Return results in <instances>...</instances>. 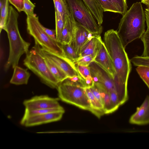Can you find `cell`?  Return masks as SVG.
<instances>
[{"label":"cell","mask_w":149,"mask_h":149,"mask_svg":"<svg viewBox=\"0 0 149 149\" xmlns=\"http://www.w3.org/2000/svg\"><path fill=\"white\" fill-rule=\"evenodd\" d=\"M145 21L141 2L134 3L123 15L117 31L125 48L134 40L141 38L145 31Z\"/></svg>","instance_id":"cell-1"},{"label":"cell","mask_w":149,"mask_h":149,"mask_svg":"<svg viewBox=\"0 0 149 149\" xmlns=\"http://www.w3.org/2000/svg\"><path fill=\"white\" fill-rule=\"evenodd\" d=\"M19 14L11 6H9L7 22L4 30L7 33L9 43V53L5 68L7 70L18 65L21 56L27 54L30 43L25 41L21 37L18 28Z\"/></svg>","instance_id":"cell-2"},{"label":"cell","mask_w":149,"mask_h":149,"mask_svg":"<svg viewBox=\"0 0 149 149\" xmlns=\"http://www.w3.org/2000/svg\"><path fill=\"white\" fill-rule=\"evenodd\" d=\"M104 40L116 74L122 81L127 84L131 65L117 31L113 29L107 31L104 34Z\"/></svg>","instance_id":"cell-3"},{"label":"cell","mask_w":149,"mask_h":149,"mask_svg":"<svg viewBox=\"0 0 149 149\" xmlns=\"http://www.w3.org/2000/svg\"><path fill=\"white\" fill-rule=\"evenodd\" d=\"M26 21L28 33L42 48L63 59L69 60L66 57L61 44L52 39L43 29L38 16L36 14L27 16Z\"/></svg>","instance_id":"cell-4"},{"label":"cell","mask_w":149,"mask_h":149,"mask_svg":"<svg viewBox=\"0 0 149 149\" xmlns=\"http://www.w3.org/2000/svg\"><path fill=\"white\" fill-rule=\"evenodd\" d=\"M24 64L51 88H56L59 83L50 72L45 58L34 45L26 54Z\"/></svg>","instance_id":"cell-5"},{"label":"cell","mask_w":149,"mask_h":149,"mask_svg":"<svg viewBox=\"0 0 149 149\" xmlns=\"http://www.w3.org/2000/svg\"><path fill=\"white\" fill-rule=\"evenodd\" d=\"M56 89L59 98L62 101L92 112L85 88L72 85L65 80L59 83Z\"/></svg>","instance_id":"cell-6"},{"label":"cell","mask_w":149,"mask_h":149,"mask_svg":"<svg viewBox=\"0 0 149 149\" xmlns=\"http://www.w3.org/2000/svg\"><path fill=\"white\" fill-rule=\"evenodd\" d=\"M71 13L76 21L94 35H100L102 26L97 24L91 13L82 0H66Z\"/></svg>","instance_id":"cell-7"},{"label":"cell","mask_w":149,"mask_h":149,"mask_svg":"<svg viewBox=\"0 0 149 149\" xmlns=\"http://www.w3.org/2000/svg\"><path fill=\"white\" fill-rule=\"evenodd\" d=\"M94 84L99 85L109 92L115 89L113 77L94 61L88 65Z\"/></svg>","instance_id":"cell-8"},{"label":"cell","mask_w":149,"mask_h":149,"mask_svg":"<svg viewBox=\"0 0 149 149\" xmlns=\"http://www.w3.org/2000/svg\"><path fill=\"white\" fill-rule=\"evenodd\" d=\"M35 41V46L40 53L57 66L68 77L74 76L81 77L77 70L75 65L71 61L59 57L42 48Z\"/></svg>","instance_id":"cell-9"},{"label":"cell","mask_w":149,"mask_h":149,"mask_svg":"<svg viewBox=\"0 0 149 149\" xmlns=\"http://www.w3.org/2000/svg\"><path fill=\"white\" fill-rule=\"evenodd\" d=\"M59 98H53L47 95L35 96L24 100L25 109L36 110L63 108L58 102Z\"/></svg>","instance_id":"cell-10"},{"label":"cell","mask_w":149,"mask_h":149,"mask_svg":"<svg viewBox=\"0 0 149 149\" xmlns=\"http://www.w3.org/2000/svg\"><path fill=\"white\" fill-rule=\"evenodd\" d=\"M64 113L54 112L22 117L20 123L26 127H31L56 122L61 119Z\"/></svg>","instance_id":"cell-11"},{"label":"cell","mask_w":149,"mask_h":149,"mask_svg":"<svg viewBox=\"0 0 149 149\" xmlns=\"http://www.w3.org/2000/svg\"><path fill=\"white\" fill-rule=\"evenodd\" d=\"M77 22V25L71 45L79 56L83 46L95 36Z\"/></svg>","instance_id":"cell-12"},{"label":"cell","mask_w":149,"mask_h":149,"mask_svg":"<svg viewBox=\"0 0 149 149\" xmlns=\"http://www.w3.org/2000/svg\"><path fill=\"white\" fill-rule=\"evenodd\" d=\"M130 123L137 125L149 123V96L145 98L142 104L137 108L136 112L130 117Z\"/></svg>","instance_id":"cell-13"},{"label":"cell","mask_w":149,"mask_h":149,"mask_svg":"<svg viewBox=\"0 0 149 149\" xmlns=\"http://www.w3.org/2000/svg\"><path fill=\"white\" fill-rule=\"evenodd\" d=\"M94 61L114 77L116 72L111 59L104 42L102 43L100 49L94 59Z\"/></svg>","instance_id":"cell-14"},{"label":"cell","mask_w":149,"mask_h":149,"mask_svg":"<svg viewBox=\"0 0 149 149\" xmlns=\"http://www.w3.org/2000/svg\"><path fill=\"white\" fill-rule=\"evenodd\" d=\"M71 14L70 16L65 18V25L60 41V43L61 44H71L76 29L77 22Z\"/></svg>","instance_id":"cell-15"},{"label":"cell","mask_w":149,"mask_h":149,"mask_svg":"<svg viewBox=\"0 0 149 149\" xmlns=\"http://www.w3.org/2000/svg\"><path fill=\"white\" fill-rule=\"evenodd\" d=\"M102 42L100 35L95 36L83 46L81 50L79 57L91 55L95 59Z\"/></svg>","instance_id":"cell-16"},{"label":"cell","mask_w":149,"mask_h":149,"mask_svg":"<svg viewBox=\"0 0 149 149\" xmlns=\"http://www.w3.org/2000/svg\"><path fill=\"white\" fill-rule=\"evenodd\" d=\"M92 13L97 24L101 26L104 11L98 0H82Z\"/></svg>","instance_id":"cell-17"},{"label":"cell","mask_w":149,"mask_h":149,"mask_svg":"<svg viewBox=\"0 0 149 149\" xmlns=\"http://www.w3.org/2000/svg\"><path fill=\"white\" fill-rule=\"evenodd\" d=\"M14 69L13 76L10 81V83L16 85L26 84L30 76L27 69L22 68L18 65Z\"/></svg>","instance_id":"cell-18"},{"label":"cell","mask_w":149,"mask_h":149,"mask_svg":"<svg viewBox=\"0 0 149 149\" xmlns=\"http://www.w3.org/2000/svg\"><path fill=\"white\" fill-rule=\"evenodd\" d=\"M113 78L115 90L120 104L122 105L128 100L127 84L122 81L116 74Z\"/></svg>","instance_id":"cell-19"},{"label":"cell","mask_w":149,"mask_h":149,"mask_svg":"<svg viewBox=\"0 0 149 149\" xmlns=\"http://www.w3.org/2000/svg\"><path fill=\"white\" fill-rule=\"evenodd\" d=\"M85 89L93 109L92 113L100 118L105 114L103 105L94 95L89 88H86Z\"/></svg>","instance_id":"cell-20"},{"label":"cell","mask_w":149,"mask_h":149,"mask_svg":"<svg viewBox=\"0 0 149 149\" xmlns=\"http://www.w3.org/2000/svg\"><path fill=\"white\" fill-rule=\"evenodd\" d=\"M43 56L45 58L46 63L50 72L59 83L68 77L67 75L55 64L47 57Z\"/></svg>","instance_id":"cell-21"},{"label":"cell","mask_w":149,"mask_h":149,"mask_svg":"<svg viewBox=\"0 0 149 149\" xmlns=\"http://www.w3.org/2000/svg\"><path fill=\"white\" fill-rule=\"evenodd\" d=\"M8 0H0V29L1 32L6 25L9 13V6Z\"/></svg>","instance_id":"cell-22"},{"label":"cell","mask_w":149,"mask_h":149,"mask_svg":"<svg viewBox=\"0 0 149 149\" xmlns=\"http://www.w3.org/2000/svg\"><path fill=\"white\" fill-rule=\"evenodd\" d=\"M55 10V18L56 38L60 43V38L63 29L65 22V17L56 10Z\"/></svg>","instance_id":"cell-23"},{"label":"cell","mask_w":149,"mask_h":149,"mask_svg":"<svg viewBox=\"0 0 149 149\" xmlns=\"http://www.w3.org/2000/svg\"><path fill=\"white\" fill-rule=\"evenodd\" d=\"M55 10H56L65 17L71 15L70 11L66 0H53Z\"/></svg>","instance_id":"cell-24"},{"label":"cell","mask_w":149,"mask_h":149,"mask_svg":"<svg viewBox=\"0 0 149 149\" xmlns=\"http://www.w3.org/2000/svg\"><path fill=\"white\" fill-rule=\"evenodd\" d=\"M57 111H62L64 112L65 110L63 107L61 108H54L36 110H28L25 109L24 114L23 117L25 118L34 115Z\"/></svg>","instance_id":"cell-25"},{"label":"cell","mask_w":149,"mask_h":149,"mask_svg":"<svg viewBox=\"0 0 149 149\" xmlns=\"http://www.w3.org/2000/svg\"><path fill=\"white\" fill-rule=\"evenodd\" d=\"M66 57L73 63L79 57L71 44H61Z\"/></svg>","instance_id":"cell-26"},{"label":"cell","mask_w":149,"mask_h":149,"mask_svg":"<svg viewBox=\"0 0 149 149\" xmlns=\"http://www.w3.org/2000/svg\"><path fill=\"white\" fill-rule=\"evenodd\" d=\"M136 70L149 89V67L138 66L136 68Z\"/></svg>","instance_id":"cell-27"},{"label":"cell","mask_w":149,"mask_h":149,"mask_svg":"<svg viewBox=\"0 0 149 149\" xmlns=\"http://www.w3.org/2000/svg\"><path fill=\"white\" fill-rule=\"evenodd\" d=\"M130 62L136 66H143L149 67V57L136 56L130 60Z\"/></svg>","instance_id":"cell-28"},{"label":"cell","mask_w":149,"mask_h":149,"mask_svg":"<svg viewBox=\"0 0 149 149\" xmlns=\"http://www.w3.org/2000/svg\"><path fill=\"white\" fill-rule=\"evenodd\" d=\"M104 12L109 11L119 13L117 8L111 0H98Z\"/></svg>","instance_id":"cell-29"},{"label":"cell","mask_w":149,"mask_h":149,"mask_svg":"<svg viewBox=\"0 0 149 149\" xmlns=\"http://www.w3.org/2000/svg\"><path fill=\"white\" fill-rule=\"evenodd\" d=\"M103 109L105 114H107L114 112L111 104L109 92H106L103 99Z\"/></svg>","instance_id":"cell-30"},{"label":"cell","mask_w":149,"mask_h":149,"mask_svg":"<svg viewBox=\"0 0 149 149\" xmlns=\"http://www.w3.org/2000/svg\"><path fill=\"white\" fill-rule=\"evenodd\" d=\"M141 38L144 45L142 56L149 57V30L145 31Z\"/></svg>","instance_id":"cell-31"},{"label":"cell","mask_w":149,"mask_h":149,"mask_svg":"<svg viewBox=\"0 0 149 149\" xmlns=\"http://www.w3.org/2000/svg\"><path fill=\"white\" fill-rule=\"evenodd\" d=\"M94 61V58L91 56H80L74 62L75 65L88 66Z\"/></svg>","instance_id":"cell-32"},{"label":"cell","mask_w":149,"mask_h":149,"mask_svg":"<svg viewBox=\"0 0 149 149\" xmlns=\"http://www.w3.org/2000/svg\"><path fill=\"white\" fill-rule=\"evenodd\" d=\"M116 6L119 13L123 15L127 11L128 6L126 0H111Z\"/></svg>","instance_id":"cell-33"},{"label":"cell","mask_w":149,"mask_h":149,"mask_svg":"<svg viewBox=\"0 0 149 149\" xmlns=\"http://www.w3.org/2000/svg\"><path fill=\"white\" fill-rule=\"evenodd\" d=\"M111 104L115 111L120 106L118 95L115 89H112L109 92Z\"/></svg>","instance_id":"cell-34"},{"label":"cell","mask_w":149,"mask_h":149,"mask_svg":"<svg viewBox=\"0 0 149 149\" xmlns=\"http://www.w3.org/2000/svg\"><path fill=\"white\" fill-rule=\"evenodd\" d=\"M24 8L23 11L27 16L34 15V9L35 5L30 0H24Z\"/></svg>","instance_id":"cell-35"},{"label":"cell","mask_w":149,"mask_h":149,"mask_svg":"<svg viewBox=\"0 0 149 149\" xmlns=\"http://www.w3.org/2000/svg\"><path fill=\"white\" fill-rule=\"evenodd\" d=\"M75 65L79 73L84 79H85L88 76L91 75L88 66Z\"/></svg>","instance_id":"cell-36"},{"label":"cell","mask_w":149,"mask_h":149,"mask_svg":"<svg viewBox=\"0 0 149 149\" xmlns=\"http://www.w3.org/2000/svg\"><path fill=\"white\" fill-rule=\"evenodd\" d=\"M95 97L99 101L103 106V100L101 96V92L95 85L89 88Z\"/></svg>","instance_id":"cell-37"},{"label":"cell","mask_w":149,"mask_h":149,"mask_svg":"<svg viewBox=\"0 0 149 149\" xmlns=\"http://www.w3.org/2000/svg\"><path fill=\"white\" fill-rule=\"evenodd\" d=\"M19 12L23 11L24 8V0H8Z\"/></svg>","instance_id":"cell-38"},{"label":"cell","mask_w":149,"mask_h":149,"mask_svg":"<svg viewBox=\"0 0 149 149\" xmlns=\"http://www.w3.org/2000/svg\"><path fill=\"white\" fill-rule=\"evenodd\" d=\"M41 27L46 33L54 41L58 42L56 38V32L55 29H48L45 27L42 24Z\"/></svg>","instance_id":"cell-39"},{"label":"cell","mask_w":149,"mask_h":149,"mask_svg":"<svg viewBox=\"0 0 149 149\" xmlns=\"http://www.w3.org/2000/svg\"><path fill=\"white\" fill-rule=\"evenodd\" d=\"M85 80L86 88H90L94 86V81L91 75L88 76Z\"/></svg>","instance_id":"cell-40"},{"label":"cell","mask_w":149,"mask_h":149,"mask_svg":"<svg viewBox=\"0 0 149 149\" xmlns=\"http://www.w3.org/2000/svg\"><path fill=\"white\" fill-rule=\"evenodd\" d=\"M146 22L147 27V29L149 30V6L145 9L144 11Z\"/></svg>","instance_id":"cell-41"},{"label":"cell","mask_w":149,"mask_h":149,"mask_svg":"<svg viewBox=\"0 0 149 149\" xmlns=\"http://www.w3.org/2000/svg\"><path fill=\"white\" fill-rule=\"evenodd\" d=\"M141 2L149 6V0H141Z\"/></svg>","instance_id":"cell-42"}]
</instances>
